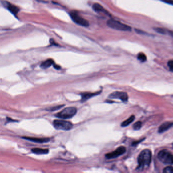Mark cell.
Returning a JSON list of instances; mask_svg holds the SVG:
<instances>
[{"label": "cell", "mask_w": 173, "mask_h": 173, "mask_svg": "<svg viewBox=\"0 0 173 173\" xmlns=\"http://www.w3.org/2000/svg\"><path fill=\"white\" fill-rule=\"evenodd\" d=\"M151 151L149 149L143 150L139 155L138 157L139 164L138 170L143 171L148 168L151 163Z\"/></svg>", "instance_id": "6da1fadb"}, {"label": "cell", "mask_w": 173, "mask_h": 173, "mask_svg": "<svg viewBox=\"0 0 173 173\" xmlns=\"http://www.w3.org/2000/svg\"><path fill=\"white\" fill-rule=\"evenodd\" d=\"M107 25L111 29L120 31H131V27L129 26L121 23V22L115 20L113 19H110L107 22Z\"/></svg>", "instance_id": "7a4b0ae2"}, {"label": "cell", "mask_w": 173, "mask_h": 173, "mask_svg": "<svg viewBox=\"0 0 173 173\" xmlns=\"http://www.w3.org/2000/svg\"><path fill=\"white\" fill-rule=\"evenodd\" d=\"M77 111V110L75 107H66L60 111L59 112L55 114V116L59 119H71L76 114Z\"/></svg>", "instance_id": "3957f363"}, {"label": "cell", "mask_w": 173, "mask_h": 173, "mask_svg": "<svg viewBox=\"0 0 173 173\" xmlns=\"http://www.w3.org/2000/svg\"><path fill=\"white\" fill-rule=\"evenodd\" d=\"M157 157L160 162L167 165L173 164V155L167 150H162L157 155Z\"/></svg>", "instance_id": "277c9868"}, {"label": "cell", "mask_w": 173, "mask_h": 173, "mask_svg": "<svg viewBox=\"0 0 173 173\" xmlns=\"http://www.w3.org/2000/svg\"><path fill=\"white\" fill-rule=\"evenodd\" d=\"M53 125L56 130L64 131H69L73 127V124L71 122L64 120H54L53 122Z\"/></svg>", "instance_id": "5b68a950"}, {"label": "cell", "mask_w": 173, "mask_h": 173, "mask_svg": "<svg viewBox=\"0 0 173 173\" xmlns=\"http://www.w3.org/2000/svg\"><path fill=\"white\" fill-rule=\"evenodd\" d=\"M70 15L71 18L72 19L74 22L77 24L85 27L89 26L88 22L85 19L82 18L81 16H80L77 12L74 11L71 12L70 13Z\"/></svg>", "instance_id": "8992f818"}, {"label": "cell", "mask_w": 173, "mask_h": 173, "mask_svg": "<svg viewBox=\"0 0 173 173\" xmlns=\"http://www.w3.org/2000/svg\"><path fill=\"white\" fill-rule=\"evenodd\" d=\"M126 151V148L124 146H120L113 151L107 153L105 157L108 159H115L121 155H123Z\"/></svg>", "instance_id": "52a82bcc"}, {"label": "cell", "mask_w": 173, "mask_h": 173, "mask_svg": "<svg viewBox=\"0 0 173 173\" xmlns=\"http://www.w3.org/2000/svg\"><path fill=\"white\" fill-rule=\"evenodd\" d=\"M109 98L110 99H119L123 102H127L128 100V95L125 92L115 91L110 95Z\"/></svg>", "instance_id": "ba28073f"}, {"label": "cell", "mask_w": 173, "mask_h": 173, "mask_svg": "<svg viewBox=\"0 0 173 173\" xmlns=\"http://www.w3.org/2000/svg\"><path fill=\"white\" fill-rule=\"evenodd\" d=\"M22 138L25 140H27L29 141L34 142L36 143H47L48 142L50 141V139L48 138H34L30 137H22Z\"/></svg>", "instance_id": "9c48e42d"}, {"label": "cell", "mask_w": 173, "mask_h": 173, "mask_svg": "<svg viewBox=\"0 0 173 173\" xmlns=\"http://www.w3.org/2000/svg\"><path fill=\"white\" fill-rule=\"evenodd\" d=\"M92 8H93V10L96 12L104 13L105 14L110 16V14L107 11V10H106L102 6H101L100 4L95 3L92 6Z\"/></svg>", "instance_id": "30bf717a"}, {"label": "cell", "mask_w": 173, "mask_h": 173, "mask_svg": "<svg viewBox=\"0 0 173 173\" xmlns=\"http://www.w3.org/2000/svg\"><path fill=\"white\" fill-rule=\"evenodd\" d=\"M4 5L7 8V9L14 15L18 14V13L19 11V9L18 8L16 7V6H15L14 5L11 4L8 2L4 1Z\"/></svg>", "instance_id": "8fae6325"}, {"label": "cell", "mask_w": 173, "mask_h": 173, "mask_svg": "<svg viewBox=\"0 0 173 173\" xmlns=\"http://www.w3.org/2000/svg\"><path fill=\"white\" fill-rule=\"evenodd\" d=\"M173 127V122H166L163 123L159 127V133H163L164 131Z\"/></svg>", "instance_id": "7c38bea8"}, {"label": "cell", "mask_w": 173, "mask_h": 173, "mask_svg": "<svg viewBox=\"0 0 173 173\" xmlns=\"http://www.w3.org/2000/svg\"><path fill=\"white\" fill-rule=\"evenodd\" d=\"M100 92H95V93H91V92H87V93H82L81 94V100L82 103L84 102L85 101H87L89 99H91L92 97H95V95L100 94Z\"/></svg>", "instance_id": "4fadbf2b"}, {"label": "cell", "mask_w": 173, "mask_h": 173, "mask_svg": "<svg viewBox=\"0 0 173 173\" xmlns=\"http://www.w3.org/2000/svg\"><path fill=\"white\" fill-rule=\"evenodd\" d=\"M32 152L33 153L37 154V155H46L49 152V150L48 149L35 148L32 149Z\"/></svg>", "instance_id": "5bb4252c"}, {"label": "cell", "mask_w": 173, "mask_h": 173, "mask_svg": "<svg viewBox=\"0 0 173 173\" xmlns=\"http://www.w3.org/2000/svg\"><path fill=\"white\" fill-rule=\"evenodd\" d=\"M54 64V61L52 59H48L42 62V64H41L40 66L42 69H47L50 67Z\"/></svg>", "instance_id": "9a60e30c"}, {"label": "cell", "mask_w": 173, "mask_h": 173, "mask_svg": "<svg viewBox=\"0 0 173 173\" xmlns=\"http://www.w3.org/2000/svg\"><path fill=\"white\" fill-rule=\"evenodd\" d=\"M135 119V117L134 115L131 116L128 119L126 120L125 121H123V122L121 123V127H126L129 126L131 123H133Z\"/></svg>", "instance_id": "2e32d148"}, {"label": "cell", "mask_w": 173, "mask_h": 173, "mask_svg": "<svg viewBox=\"0 0 173 173\" xmlns=\"http://www.w3.org/2000/svg\"><path fill=\"white\" fill-rule=\"evenodd\" d=\"M138 59L139 61H141V62H144L146 61L147 59V57H146V55L145 54L143 53H139L138 54Z\"/></svg>", "instance_id": "e0dca14e"}, {"label": "cell", "mask_w": 173, "mask_h": 173, "mask_svg": "<svg viewBox=\"0 0 173 173\" xmlns=\"http://www.w3.org/2000/svg\"><path fill=\"white\" fill-rule=\"evenodd\" d=\"M64 106H65L64 105H62L55 106H54V107L49 108L47 109V110L50 111H56V110H59L60 109L62 108V107H64Z\"/></svg>", "instance_id": "ac0fdd59"}, {"label": "cell", "mask_w": 173, "mask_h": 173, "mask_svg": "<svg viewBox=\"0 0 173 173\" xmlns=\"http://www.w3.org/2000/svg\"><path fill=\"white\" fill-rule=\"evenodd\" d=\"M142 127V123L140 121H137L134 125H133V128L134 130H140Z\"/></svg>", "instance_id": "d6986e66"}, {"label": "cell", "mask_w": 173, "mask_h": 173, "mask_svg": "<svg viewBox=\"0 0 173 173\" xmlns=\"http://www.w3.org/2000/svg\"><path fill=\"white\" fill-rule=\"evenodd\" d=\"M163 172L165 173H173V167H172L171 166L167 167L163 169Z\"/></svg>", "instance_id": "ffe728a7"}, {"label": "cell", "mask_w": 173, "mask_h": 173, "mask_svg": "<svg viewBox=\"0 0 173 173\" xmlns=\"http://www.w3.org/2000/svg\"><path fill=\"white\" fill-rule=\"evenodd\" d=\"M156 32L159 33V34H166V31L164 29L160 28V27H156L155 29Z\"/></svg>", "instance_id": "44dd1931"}, {"label": "cell", "mask_w": 173, "mask_h": 173, "mask_svg": "<svg viewBox=\"0 0 173 173\" xmlns=\"http://www.w3.org/2000/svg\"><path fill=\"white\" fill-rule=\"evenodd\" d=\"M160 1L163 2V3L171 5L173 6V0H160Z\"/></svg>", "instance_id": "7402d4cb"}, {"label": "cell", "mask_w": 173, "mask_h": 173, "mask_svg": "<svg viewBox=\"0 0 173 173\" xmlns=\"http://www.w3.org/2000/svg\"><path fill=\"white\" fill-rule=\"evenodd\" d=\"M167 65H168V66H169L171 71L173 72V60L169 61Z\"/></svg>", "instance_id": "603a6c76"}, {"label": "cell", "mask_w": 173, "mask_h": 173, "mask_svg": "<svg viewBox=\"0 0 173 173\" xmlns=\"http://www.w3.org/2000/svg\"><path fill=\"white\" fill-rule=\"evenodd\" d=\"M54 68L55 69H56L59 70L60 69H61V66H58V65H54Z\"/></svg>", "instance_id": "cb8c5ba5"}]
</instances>
